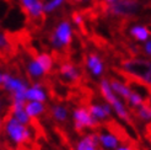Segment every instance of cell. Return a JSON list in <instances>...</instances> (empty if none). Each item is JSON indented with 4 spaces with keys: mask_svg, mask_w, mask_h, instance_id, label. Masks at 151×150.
Listing matches in <instances>:
<instances>
[{
    "mask_svg": "<svg viewBox=\"0 0 151 150\" xmlns=\"http://www.w3.org/2000/svg\"><path fill=\"white\" fill-rule=\"evenodd\" d=\"M99 146L102 150H116L120 145V139L109 129H101L99 133Z\"/></svg>",
    "mask_w": 151,
    "mask_h": 150,
    "instance_id": "obj_9",
    "label": "cell"
},
{
    "mask_svg": "<svg viewBox=\"0 0 151 150\" xmlns=\"http://www.w3.org/2000/svg\"><path fill=\"white\" fill-rule=\"evenodd\" d=\"M73 124L75 131L81 132L84 129H93L99 125V122L91 116L87 107L79 106L73 110Z\"/></svg>",
    "mask_w": 151,
    "mask_h": 150,
    "instance_id": "obj_7",
    "label": "cell"
},
{
    "mask_svg": "<svg viewBox=\"0 0 151 150\" xmlns=\"http://www.w3.org/2000/svg\"><path fill=\"white\" fill-rule=\"evenodd\" d=\"M4 122H5V119H4L1 116H0V131L4 128Z\"/></svg>",
    "mask_w": 151,
    "mask_h": 150,
    "instance_id": "obj_30",
    "label": "cell"
},
{
    "mask_svg": "<svg viewBox=\"0 0 151 150\" xmlns=\"http://www.w3.org/2000/svg\"><path fill=\"white\" fill-rule=\"evenodd\" d=\"M103 1L106 3V5H107V6H111V5H113V4H116L118 0H103Z\"/></svg>",
    "mask_w": 151,
    "mask_h": 150,
    "instance_id": "obj_29",
    "label": "cell"
},
{
    "mask_svg": "<svg viewBox=\"0 0 151 150\" xmlns=\"http://www.w3.org/2000/svg\"><path fill=\"white\" fill-rule=\"evenodd\" d=\"M129 33L134 40H137L138 42H146L150 40V31L149 28L142 26V25H134L130 27Z\"/></svg>",
    "mask_w": 151,
    "mask_h": 150,
    "instance_id": "obj_20",
    "label": "cell"
},
{
    "mask_svg": "<svg viewBox=\"0 0 151 150\" xmlns=\"http://www.w3.org/2000/svg\"><path fill=\"white\" fill-rule=\"evenodd\" d=\"M9 116L15 118L16 121L29 125L32 119L29 118V116L27 115L26 108H25V103L24 102H11V106L9 110Z\"/></svg>",
    "mask_w": 151,
    "mask_h": 150,
    "instance_id": "obj_16",
    "label": "cell"
},
{
    "mask_svg": "<svg viewBox=\"0 0 151 150\" xmlns=\"http://www.w3.org/2000/svg\"><path fill=\"white\" fill-rule=\"evenodd\" d=\"M137 116L144 122H150L151 121V106L147 103L141 105L140 107L137 108Z\"/></svg>",
    "mask_w": 151,
    "mask_h": 150,
    "instance_id": "obj_22",
    "label": "cell"
},
{
    "mask_svg": "<svg viewBox=\"0 0 151 150\" xmlns=\"http://www.w3.org/2000/svg\"><path fill=\"white\" fill-rule=\"evenodd\" d=\"M25 108L27 115L29 116L31 119H37L40 118L41 116H43L46 113L47 107H46V103L43 102H36V101H27L25 103Z\"/></svg>",
    "mask_w": 151,
    "mask_h": 150,
    "instance_id": "obj_18",
    "label": "cell"
},
{
    "mask_svg": "<svg viewBox=\"0 0 151 150\" xmlns=\"http://www.w3.org/2000/svg\"><path fill=\"white\" fill-rule=\"evenodd\" d=\"M116 150H134L130 145H124V144H120Z\"/></svg>",
    "mask_w": 151,
    "mask_h": 150,
    "instance_id": "obj_27",
    "label": "cell"
},
{
    "mask_svg": "<svg viewBox=\"0 0 151 150\" xmlns=\"http://www.w3.org/2000/svg\"><path fill=\"white\" fill-rule=\"evenodd\" d=\"M88 111L91 116L96 119L97 122H101V121H106L111 117V115L113 113V110L111 107V105L108 102H102V103H99V102H92L88 105Z\"/></svg>",
    "mask_w": 151,
    "mask_h": 150,
    "instance_id": "obj_11",
    "label": "cell"
},
{
    "mask_svg": "<svg viewBox=\"0 0 151 150\" xmlns=\"http://www.w3.org/2000/svg\"><path fill=\"white\" fill-rule=\"evenodd\" d=\"M64 3H65V0H48V1L44 4V12L55 11L58 7H60Z\"/></svg>",
    "mask_w": 151,
    "mask_h": 150,
    "instance_id": "obj_23",
    "label": "cell"
},
{
    "mask_svg": "<svg viewBox=\"0 0 151 150\" xmlns=\"http://www.w3.org/2000/svg\"><path fill=\"white\" fill-rule=\"evenodd\" d=\"M109 81H111V86L113 89V91H114L120 99L124 101L129 99L130 94L133 92V89L130 87L129 84H127V82H124L120 79H111Z\"/></svg>",
    "mask_w": 151,
    "mask_h": 150,
    "instance_id": "obj_17",
    "label": "cell"
},
{
    "mask_svg": "<svg viewBox=\"0 0 151 150\" xmlns=\"http://www.w3.org/2000/svg\"><path fill=\"white\" fill-rule=\"evenodd\" d=\"M139 10L137 0H118L116 4L108 6L109 14L114 16H133Z\"/></svg>",
    "mask_w": 151,
    "mask_h": 150,
    "instance_id": "obj_8",
    "label": "cell"
},
{
    "mask_svg": "<svg viewBox=\"0 0 151 150\" xmlns=\"http://www.w3.org/2000/svg\"><path fill=\"white\" fill-rule=\"evenodd\" d=\"M122 70L125 75L151 87V61L145 58H129L122 62Z\"/></svg>",
    "mask_w": 151,
    "mask_h": 150,
    "instance_id": "obj_1",
    "label": "cell"
},
{
    "mask_svg": "<svg viewBox=\"0 0 151 150\" xmlns=\"http://www.w3.org/2000/svg\"><path fill=\"white\" fill-rule=\"evenodd\" d=\"M99 87H100V92L103 96L104 101L111 105L113 113H116V116L119 119H122V121H124L127 123H130L132 122L130 112L128 110L127 105L124 103V100H122L113 91V89L111 86V81L108 79H101Z\"/></svg>",
    "mask_w": 151,
    "mask_h": 150,
    "instance_id": "obj_2",
    "label": "cell"
},
{
    "mask_svg": "<svg viewBox=\"0 0 151 150\" xmlns=\"http://www.w3.org/2000/svg\"><path fill=\"white\" fill-rule=\"evenodd\" d=\"M24 10L31 19L40 20L44 15V4L41 0H20Z\"/></svg>",
    "mask_w": 151,
    "mask_h": 150,
    "instance_id": "obj_13",
    "label": "cell"
},
{
    "mask_svg": "<svg viewBox=\"0 0 151 150\" xmlns=\"http://www.w3.org/2000/svg\"><path fill=\"white\" fill-rule=\"evenodd\" d=\"M101 150H102V149H101Z\"/></svg>",
    "mask_w": 151,
    "mask_h": 150,
    "instance_id": "obj_34",
    "label": "cell"
},
{
    "mask_svg": "<svg viewBox=\"0 0 151 150\" xmlns=\"http://www.w3.org/2000/svg\"><path fill=\"white\" fill-rule=\"evenodd\" d=\"M50 115L55 122L65 123L68 121V118H69V110L62 103H55L50 108Z\"/></svg>",
    "mask_w": 151,
    "mask_h": 150,
    "instance_id": "obj_19",
    "label": "cell"
},
{
    "mask_svg": "<svg viewBox=\"0 0 151 150\" xmlns=\"http://www.w3.org/2000/svg\"><path fill=\"white\" fill-rule=\"evenodd\" d=\"M4 134L7 140L15 146H22L32 138V129L29 125L16 121L12 117H7L4 122Z\"/></svg>",
    "mask_w": 151,
    "mask_h": 150,
    "instance_id": "obj_3",
    "label": "cell"
},
{
    "mask_svg": "<svg viewBox=\"0 0 151 150\" xmlns=\"http://www.w3.org/2000/svg\"><path fill=\"white\" fill-rule=\"evenodd\" d=\"M142 50H144V53H145L146 57H150V58H151V38L144 43Z\"/></svg>",
    "mask_w": 151,
    "mask_h": 150,
    "instance_id": "obj_26",
    "label": "cell"
},
{
    "mask_svg": "<svg viewBox=\"0 0 151 150\" xmlns=\"http://www.w3.org/2000/svg\"><path fill=\"white\" fill-rule=\"evenodd\" d=\"M73 22H74V25L81 26L82 24H84V17H82V15L79 14V12H75L73 15Z\"/></svg>",
    "mask_w": 151,
    "mask_h": 150,
    "instance_id": "obj_24",
    "label": "cell"
},
{
    "mask_svg": "<svg viewBox=\"0 0 151 150\" xmlns=\"http://www.w3.org/2000/svg\"><path fill=\"white\" fill-rule=\"evenodd\" d=\"M47 100H48L47 89L40 81H35L32 84H29L26 91V101H36V102L46 103Z\"/></svg>",
    "mask_w": 151,
    "mask_h": 150,
    "instance_id": "obj_10",
    "label": "cell"
},
{
    "mask_svg": "<svg viewBox=\"0 0 151 150\" xmlns=\"http://www.w3.org/2000/svg\"><path fill=\"white\" fill-rule=\"evenodd\" d=\"M58 73L60 78L68 82H78L81 79V71L75 64L70 62H65L59 65Z\"/></svg>",
    "mask_w": 151,
    "mask_h": 150,
    "instance_id": "obj_12",
    "label": "cell"
},
{
    "mask_svg": "<svg viewBox=\"0 0 151 150\" xmlns=\"http://www.w3.org/2000/svg\"><path fill=\"white\" fill-rule=\"evenodd\" d=\"M0 150H5V149H0Z\"/></svg>",
    "mask_w": 151,
    "mask_h": 150,
    "instance_id": "obj_33",
    "label": "cell"
},
{
    "mask_svg": "<svg viewBox=\"0 0 151 150\" xmlns=\"http://www.w3.org/2000/svg\"><path fill=\"white\" fill-rule=\"evenodd\" d=\"M54 68V58L49 53H40L31 58L26 64V73L33 81L42 80Z\"/></svg>",
    "mask_w": 151,
    "mask_h": 150,
    "instance_id": "obj_4",
    "label": "cell"
},
{
    "mask_svg": "<svg viewBox=\"0 0 151 150\" xmlns=\"http://www.w3.org/2000/svg\"><path fill=\"white\" fill-rule=\"evenodd\" d=\"M86 69L93 78H101L104 73V63L96 53H90L86 58Z\"/></svg>",
    "mask_w": 151,
    "mask_h": 150,
    "instance_id": "obj_14",
    "label": "cell"
},
{
    "mask_svg": "<svg viewBox=\"0 0 151 150\" xmlns=\"http://www.w3.org/2000/svg\"><path fill=\"white\" fill-rule=\"evenodd\" d=\"M29 84L28 81L24 78L15 76L10 73L5 74V81L3 89L10 95L11 102H24L26 103V91L28 89Z\"/></svg>",
    "mask_w": 151,
    "mask_h": 150,
    "instance_id": "obj_5",
    "label": "cell"
},
{
    "mask_svg": "<svg viewBox=\"0 0 151 150\" xmlns=\"http://www.w3.org/2000/svg\"><path fill=\"white\" fill-rule=\"evenodd\" d=\"M74 30L69 21L63 20L55 26L54 31L50 35V44L54 49H63L69 47L73 42Z\"/></svg>",
    "mask_w": 151,
    "mask_h": 150,
    "instance_id": "obj_6",
    "label": "cell"
},
{
    "mask_svg": "<svg viewBox=\"0 0 151 150\" xmlns=\"http://www.w3.org/2000/svg\"><path fill=\"white\" fill-rule=\"evenodd\" d=\"M7 46H9V40L3 32H0V49H4Z\"/></svg>",
    "mask_w": 151,
    "mask_h": 150,
    "instance_id": "obj_25",
    "label": "cell"
},
{
    "mask_svg": "<svg viewBox=\"0 0 151 150\" xmlns=\"http://www.w3.org/2000/svg\"><path fill=\"white\" fill-rule=\"evenodd\" d=\"M4 105H5V103H4V101H3L1 99H0V112L3 111V108H4Z\"/></svg>",
    "mask_w": 151,
    "mask_h": 150,
    "instance_id": "obj_31",
    "label": "cell"
},
{
    "mask_svg": "<svg viewBox=\"0 0 151 150\" xmlns=\"http://www.w3.org/2000/svg\"><path fill=\"white\" fill-rule=\"evenodd\" d=\"M74 1H80L81 3V1H88V0H74Z\"/></svg>",
    "mask_w": 151,
    "mask_h": 150,
    "instance_id": "obj_32",
    "label": "cell"
},
{
    "mask_svg": "<svg viewBox=\"0 0 151 150\" xmlns=\"http://www.w3.org/2000/svg\"><path fill=\"white\" fill-rule=\"evenodd\" d=\"M125 102H128V105H129L130 107H133V108L137 110L138 107L141 106V105L145 103V97L141 96L140 94H138L137 91H134V90H133V92L130 94L129 99H128Z\"/></svg>",
    "mask_w": 151,
    "mask_h": 150,
    "instance_id": "obj_21",
    "label": "cell"
},
{
    "mask_svg": "<svg viewBox=\"0 0 151 150\" xmlns=\"http://www.w3.org/2000/svg\"><path fill=\"white\" fill-rule=\"evenodd\" d=\"M99 148V134L96 132L86 134L75 144V150H101Z\"/></svg>",
    "mask_w": 151,
    "mask_h": 150,
    "instance_id": "obj_15",
    "label": "cell"
},
{
    "mask_svg": "<svg viewBox=\"0 0 151 150\" xmlns=\"http://www.w3.org/2000/svg\"><path fill=\"white\" fill-rule=\"evenodd\" d=\"M5 71H0V87H3L4 81H5Z\"/></svg>",
    "mask_w": 151,
    "mask_h": 150,
    "instance_id": "obj_28",
    "label": "cell"
}]
</instances>
